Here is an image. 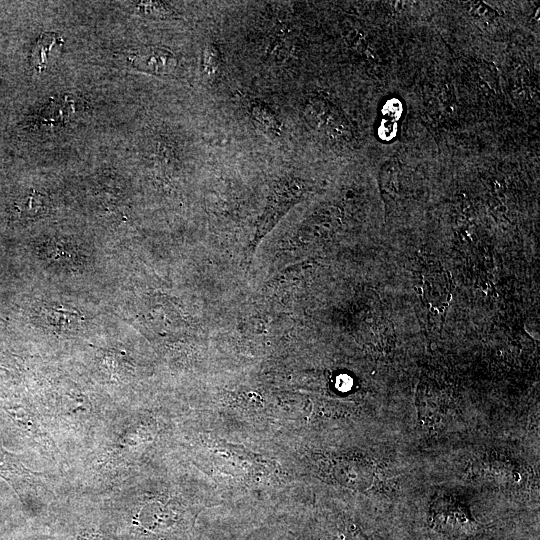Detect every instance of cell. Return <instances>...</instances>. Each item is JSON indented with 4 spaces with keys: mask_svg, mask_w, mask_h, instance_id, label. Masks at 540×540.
Instances as JSON below:
<instances>
[{
    "mask_svg": "<svg viewBox=\"0 0 540 540\" xmlns=\"http://www.w3.org/2000/svg\"><path fill=\"white\" fill-rule=\"evenodd\" d=\"M429 522L438 532L457 538L471 536L480 527L469 507L452 496H441L433 501Z\"/></svg>",
    "mask_w": 540,
    "mask_h": 540,
    "instance_id": "obj_1",
    "label": "cell"
},
{
    "mask_svg": "<svg viewBox=\"0 0 540 540\" xmlns=\"http://www.w3.org/2000/svg\"><path fill=\"white\" fill-rule=\"evenodd\" d=\"M419 285L423 300L431 308L443 309L447 307L453 286L449 272L441 265L437 262L423 265Z\"/></svg>",
    "mask_w": 540,
    "mask_h": 540,
    "instance_id": "obj_2",
    "label": "cell"
},
{
    "mask_svg": "<svg viewBox=\"0 0 540 540\" xmlns=\"http://www.w3.org/2000/svg\"><path fill=\"white\" fill-rule=\"evenodd\" d=\"M130 61L138 69L157 75L170 74L177 65L175 56L160 48L140 50L130 57Z\"/></svg>",
    "mask_w": 540,
    "mask_h": 540,
    "instance_id": "obj_3",
    "label": "cell"
},
{
    "mask_svg": "<svg viewBox=\"0 0 540 540\" xmlns=\"http://www.w3.org/2000/svg\"><path fill=\"white\" fill-rule=\"evenodd\" d=\"M303 191V186H297L295 182L286 181L281 183L276 189L271 205H269L262 227L264 228L274 222L289 206L296 202V199L303 194Z\"/></svg>",
    "mask_w": 540,
    "mask_h": 540,
    "instance_id": "obj_4",
    "label": "cell"
},
{
    "mask_svg": "<svg viewBox=\"0 0 540 540\" xmlns=\"http://www.w3.org/2000/svg\"><path fill=\"white\" fill-rule=\"evenodd\" d=\"M62 39L54 33L42 34L32 51L31 63L38 73L43 72L56 59L62 47Z\"/></svg>",
    "mask_w": 540,
    "mask_h": 540,
    "instance_id": "obj_5",
    "label": "cell"
},
{
    "mask_svg": "<svg viewBox=\"0 0 540 540\" xmlns=\"http://www.w3.org/2000/svg\"><path fill=\"white\" fill-rule=\"evenodd\" d=\"M252 115L256 123L265 131L273 134H278L279 123L275 117V114L264 104H258L253 106Z\"/></svg>",
    "mask_w": 540,
    "mask_h": 540,
    "instance_id": "obj_6",
    "label": "cell"
},
{
    "mask_svg": "<svg viewBox=\"0 0 540 540\" xmlns=\"http://www.w3.org/2000/svg\"><path fill=\"white\" fill-rule=\"evenodd\" d=\"M220 63L219 50L215 45H209L203 53L202 67L208 78H213L218 71Z\"/></svg>",
    "mask_w": 540,
    "mask_h": 540,
    "instance_id": "obj_7",
    "label": "cell"
}]
</instances>
